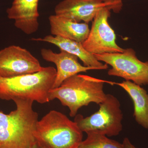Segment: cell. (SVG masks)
I'll return each instance as SVG.
<instances>
[{
  "instance_id": "6da1fadb",
  "label": "cell",
  "mask_w": 148,
  "mask_h": 148,
  "mask_svg": "<svg viewBox=\"0 0 148 148\" xmlns=\"http://www.w3.org/2000/svg\"><path fill=\"white\" fill-rule=\"evenodd\" d=\"M16 109L9 114L0 111V148H32L37 144L34 135L38 116L34 101L15 99Z\"/></svg>"
},
{
  "instance_id": "7a4b0ae2",
  "label": "cell",
  "mask_w": 148,
  "mask_h": 148,
  "mask_svg": "<svg viewBox=\"0 0 148 148\" xmlns=\"http://www.w3.org/2000/svg\"><path fill=\"white\" fill-rule=\"evenodd\" d=\"M105 83L112 85V82L77 74L64 80L59 87L51 89L49 100L58 99L63 106L69 108L70 116L75 117L84 106L91 103L99 105L105 100Z\"/></svg>"
},
{
  "instance_id": "3957f363",
  "label": "cell",
  "mask_w": 148,
  "mask_h": 148,
  "mask_svg": "<svg viewBox=\"0 0 148 148\" xmlns=\"http://www.w3.org/2000/svg\"><path fill=\"white\" fill-rule=\"evenodd\" d=\"M56 70L43 67L34 73L10 77L0 76V99L30 100L40 104L48 103L49 92L53 88Z\"/></svg>"
},
{
  "instance_id": "277c9868",
  "label": "cell",
  "mask_w": 148,
  "mask_h": 148,
  "mask_svg": "<svg viewBox=\"0 0 148 148\" xmlns=\"http://www.w3.org/2000/svg\"><path fill=\"white\" fill-rule=\"evenodd\" d=\"M83 132L75 121L56 110L49 111L38 121L34 135L42 148H78Z\"/></svg>"
},
{
  "instance_id": "5b68a950",
  "label": "cell",
  "mask_w": 148,
  "mask_h": 148,
  "mask_svg": "<svg viewBox=\"0 0 148 148\" xmlns=\"http://www.w3.org/2000/svg\"><path fill=\"white\" fill-rule=\"evenodd\" d=\"M99 105V110L94 113L86 117L77 114L74 121L83 132H98L108 137L117 136L122 130L123 119L119 100L112 94H107L105 100Z\"/></svg>"
},
{
  "instance_id": "8992f818",
  "label": "cell",
  "mask_w": 148,
  "mask_h": 148,
  "mask_svg": "<svg viewBox=\"0 0 148 148\" xmlns=\"http://www.w3.org/2000/svg\"><path fill=\"white\" fill-rule=\"evenodd\" d=\"M94 55L98 61L111 66L109 75L120 77L141 86L148 85V61L139 60L132 49H124L122 53Z\"/></svg>"
},
{
  "instance_id": "52a82bcc",
  "label": "cell",
  "mask_w": 148,
  "mask_h": 148,
  "mask_svg": "<svg viewBox=\"0 0 148 148\" xmlns=\"http://www.w3.org/2000/svg\"><path fill=\"white\" fill-rule=\"evenodd\" d=\"M110 10L106 8L98 12L92 20L88 36L82 43L86 50L93 55L124 51L117 44L116 35L109 24Z\"/></svg>"
},
{
  "instance_id": "ba28073f",
  "label": "cell",
  "mask_w": 148,
  "mask_h": 148,
  "mask_svg": "<svg viewBox=\"0 0 148 148\" xmlns=\"http://www.w3.org/2000/svg\"><path fill=\"white\" fill-rule=\"evenodd\" d=\"M39 61L26 49L11 45L0 50V76L10 77L42 70Z\"/></svg>"
},
{
  "instance_id": "9c48e42d",
  "label": "cell",
  "mask_w": 148,
  "mask_h": 148,
  "mask_svg": "<svg viewBox=\"0 0 148 148\" xmlns=\"http://www.w3.org/2000/svg\"><path fill=\"white\" fill-rule=\"evenodd\" d=\"M110 5L100 0H63L55 8V14L88 24L101 9Z\"/></svg>"
},
{
  "instance_id": "30bf717a",
  "label": "cell",
  "mask_w": 148,
  "mask_h": 148,
  "mask_svg": "<svg viewBox=\"0 0 148 148\" xmlns=\"http://www.w3.org/2000/svg\"><path fill=\"white\" fill-rule=\"evenodd\" d=\"M40 53L44 60L53 63L56 66V77L52 88L59 87L70 77L82 72L96 70L93 67L82 66L79 62L77 56L64 51L56 53L51 49L43 48Z\"/></svg>"
},
{
  "instance_id": "8fae6325",
  "label": "cell",
  "mask_w": 148,
  "mask_h": 148,
  "mask_svg": "<svg viewBox=\"0 0 148 148\" xmlns=\"http://www.w3.org/2000/svg\"><path fill=\"white\" fill-rule=\"evenodd\" d=\"M39 1L14 0L7 10L8 17L14 20L15 27L26 34H32L38 29Z\"/></svg>"
},
{
  "instance_id": "7c38bea8",
  "label": "cell",
  "mask_w": 148,
  "mask_h": 148,
  "mask_svg": "<svg viewBox=\"0 0 148 148\" xmlns=\"http://www.w3.org/2000/svg\"><path fill=\"white\" fill-rule=\"evenodd\" d=\"M32 40L49 43L57 46L60 51H64L76 56L85 66L93 67L96 70H106L108 68V64L101 63L95 55L86 50L82 43L52 35H48L43 38H32Z\"/></svg>"
},
{
  "instance_id": "4fadbf2b",
  "label": "cell",
  "mask_w": 148,
  "mask_h": 148,
  "mask_svg": "<svg viewBox=\"0 0 148 148\" xmlns=\"http://www.w3.org/2000/svg\"><path fill=\"white\" fill-rule=\"evenodd\" d=\"M51 34L83 43L88 36L90 29L88 24L78 23L58 15L49 17Z\"/></svg>"
},
{
  "instance_id": "5bb4252c",
  "label": "cell",
  "mask_w": 148,
  "mask_h": 148,
  "mask_svg": "<svg viewBox=\"0 0 148 148\" xmlns=\"http://www.w3.org/2000/svg\"><path fill=\"white\" fill-rule=\"evenodd\" d=\"M120 86L132 99L134 104V116L140 125L148 129V93L141 86L130 81L121 83L113 82Z\"/></svg>"
},
{
  "instance_id": "9a60e30c",
  "label": "cell",
  "mask_w": 148,
  "mask_h": 148,
  "mask_svg": "<svg viewBox=\"0 0 148 148\" xmlns=\"http://www.w3.org/2000/svg\"><path fill=\"white\" fill-rule=\"evenodd\" d=\"M87 138L83 140L78 148H125L122 143L109 139L98 132H86Z\"/></svg>"
},
{
  "instance_id": "2e32d148",
  "label": "cell",
  "mask_w": 148,
  "mask_h": 148,
  "mask_svg": "<svg viewBox=\"0 0 148 148\" xmlns=\"http://www.w3.org/2000/svg\"><path fill=\"white\" fill-rule=\"evenodd\" d=\"M105 3L110 5L111 10L114 13H118L122 9L123 3V0H100Z\"/></svg>"
},
{
  "instance_id": "e0dca14e",
  "label": "cell",
  "mask_w": 148,
  "mask_h": 148,
  "mask_svg": "<svg viewBox=\"0 0 148 148\" xmlns=\"http://www.w3.org/2000/svg\"><path fill=\"white\" fill-rule=\"evenodd\" d=\"M122 144L125 148H138L135 147L130 142L129 139L127 138H125Z\"/></svg>"
},
{
  "instance_id": "ac0fdd59",
  "label": "cell",
  "mask_w": 148,
  "mask_h": 148,
  "mask_svg": "<svg viewBox=\"0 0 148 148\" xmlns=\"http://www.w3.org/2000/svg\"><path fill=\"white\" fill-rule=\"evenodd\" d=\"M38 147V145H37V144L36 145H35L32 148H37Z\"/></svg>"
},
{
  "instance_id": "d6986e66",
  "label": "cell",
  "mask_w": 148,
  "mask_h": 148,
  "mask_svg": "<svg viewBox=\"0 0 148 148\" xmlns=\"http://www.w3.org/2000/svg\"><path fill=\"white\" fill-rule=\"evenodd\" d=\"M37 148H42L40 147H39V146H38V147H37Z\"/></svg>"
}]
</instances>
